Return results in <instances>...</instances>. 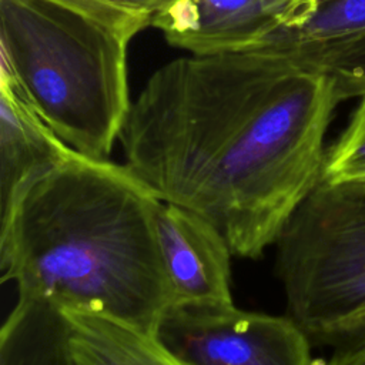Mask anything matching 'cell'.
Here are the masks:
<instances>
[{
	"label": "cell",
	"instance_id": "cell-3",
	"mask_svg": "<svg viewBox=\"0 0 365 365\" xmlns=\"http://www.w3.org/2000/svg\"><path fill=\"white\" fill-rule=\"evenodd\" d=\"M1 70L73 150L107 158L131 108L128 38L48 0H0Z\"/></svg>",
	"mask_w": 365,
	"mask_h": 365
},
{
	"label": "cell",
	"instance_id": "cell-8",
	"mask_svg": "<svg viewBox=\"0 0 365 365\" xmlns=\"http://www.w3.org/2000/svg\"><path fill=\"white\" fill-rule=\"evenodd\" d=\"M77 151L37 114L11 76L0 78V220L37 178Z\"/></svg>",
	"mask_w": 365,
	"mask_h": 365
},
{
	"label": "cell",
	"instance_id": "cell-6",
	"mask_svg": "<svg viewBox=\"0 0 365 365\" xmlns=\"http://www.w3.org/2000/svg\"><path fill=\"white\" fill-rule=\"evenodd\" d=\"M155 232L173 305H232V251L217 227L181 205L161 200Z\"/></svg>",
	"mask_w": 365,
	"mask_h": 365
},
{
	"label": "cell",
	"instance_id": "cell-5",
	"mask_svg": "<svg viewBox=\"0 0 365 365\" xmlns=\"http://www.w3.org/2000/svg\"><path fill=\"white\" fill-rule=\"evenodd\" d=\"M155 336L185 365H314L311 339L291 317L234 304L171 305Z\"/></svg>",
	"mask_w": 365,
	"mask_h": 365
},
{
	"label": "cell",
	"instance_id": "cell-10",
	"mask_svg": "<svg viewBox=\"0 0 365 365\" xmlns=\"http://www.w3.org/2000/svg\"><path fill=\"white\" fill-rule=\"evenodd\" d=\"M63 312L71 365H185L153 334L101 315Z\"/></svg>",
	"mask_w": 365,
	"mask_h": 365
},
{
	"label": "cell",
	"instance_id": "cell-9",
	"mask_svg": "<svg viewBox=\"0 0 365 365\" xmlns=\"http://www.w3.org/2000/svg\"><path fill=\"white\" fill-rule=\"evenodd\" d=\"M365 36V0H292L262 51L305 67L328 48Z\"/></svg>",
	"mask_w": 365,
	"mask_h": 365
},
{
	"label": "cell",
	"instance_id": "cell-12",
	"mask_svg": "<svg viewBox=\"0 0 365 365\" xmlns=\"http://www.w3.org/2000/svg\"><path fill=\"white\" fill-rule=\"evenodd\" d=\"M327 182H365V94L348 125L327 148L322 178Z\"/></svg>",
	"mask_w": 365,
	"mask_h": 365
},
{
	"label": "cell",
	"instance_id": "cell-4",
	"mask_svg": "<svg viewBox=\"0 0 365 365\" xmlns=\"http://www.w3.org/2000/svg\"><path fill=\"white\" fill-rule=\"evenodd\" d=\"M275 245L289 317L334 351L364 346L365 182L321 180Z\"/></svg>",
	"mask_w": 365,
	"mask_h": 365
},
{
	"label": "cell",
	"instance_id": "cell-1",
	"mask_svg": "<svg viewBox=\"0 0 365 365\" xmlns=\"http://www.w3.org/2000/svg\"><path fill=\"white\" fill-rule=\"evenodd\" d=\"M338 103L331 76L274 54H191L151 74L118 140L160 200L258 258L321 181Z\"/></svg>",
	"mask_w": 365,
	"mask_h": 365
},
{
	"label": "cell",
	"instance_id": "cell-7",
	"mask_svg": "<svg viewBox=\"0 0 365 365\" xmlns=\"http://www.w3.org/2000/svg\"><path fill=\"white\" fill-rule=\"evenodd\" d=\"M292 0H170L151 14L165 40L194 56L257 50Z\"/></svg>",
	"mask_w": 365,
	"mask_h": 365
},
{
	"label": "cell",
	"instance_id": "cell-13",
	"mask_svg": "<svg viewBox=\"0 0 365 365\" xmlns=\"http://www.w3.org/2000/svg\"><path fill=\"white\" fill-rule=\"evenodd\" d=\"M331 76L341 101L365 94V36L314 57L305 67Z\"/></svg>",
	"mask_w": 365,
	"mask_h": 365
},
{
	"label": "cell",
	"instance_id": "cell-11",
	"mask_svg": "<svg viewBox=\"0 0 365 365\" xmlns=\"http://www.w3.org/2000/svg\"><path fill=\"white\" fill-rule=\"evenodd\" d=\"M0 365H71L66 314L47 302L17 299L1 325Z\"/></svg>",
	"mask_w": 365,
	"mask_h": 365
},
{
	"label": "cell",
	"instance_id": "cell-16",
	"mask_svg": "<svg viewBox=\"0 0 365 365\" xmlns=\"http://www.w3.org/2000/svg\"><path fill=\"white\" fill-rule=\"evenodd\" d=\"M131 1H134L138 7L144 9L150 14H153L154 11L161 9L164 4H167L170 0H131Z\"/></svg>",
	"mask_w": 365,
	"mask_h": 365
},
{
	"label": "cell",
	"instance_id": "cell-14",
	"mask_svg": "<svg viewBox=\"0 0 365 365\" xmlns=\"http://www.w3.org/2000/svg\"><path fill=\"white\" fill-rule=\"evenodd\" d=\"M94 19L131 40L151 24V14L131 0H48Z\"/></svg>",
	"mask_w": 365,
	"mask_h": 365
},
{
	"label": "cell",
	"instance_id": "cell-15",
	"mask_svg": "<svg viewBox=\"0 0 365 365\" xmlns=\"http://www.w3.org/2000/svg\"><path fill=\"white\" fill-rule=\"evenodd\" d=\"M324 365H365V345L358 348L336 349Z\"/></svg>",
	"mask_w": 365,
	"mask_h": 365
},
{
	"label": "cell",
	"instance_id": "cell-2",
	"mask_svg": "<svg viewBox=\"0 0 365 365\" xmlns=\"http://www.w3.org/2000/svg\"><path fill=\"white\" fill-rule=\"evenodd\" d=\"M155 192L125 164L76 153L0 220L1 281L17 299L107 317L155 335L173 305Z\"/></svg>",
	"mask_w": 365,
	"mask_h": 365
}]
</instances>
